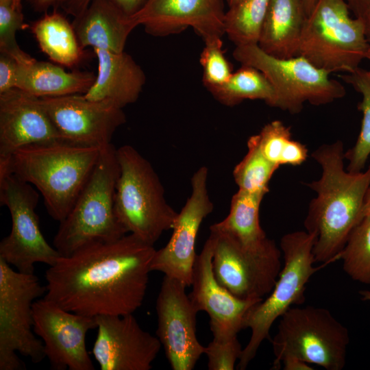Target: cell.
I'll list each match as a JSON object with an SVG mask.
<instances>
[{
	"label": "cell",
	"instance_id": "47",
	"mask_svg": "<svg viewBox=\"0 0 370 370\" xmlns=\"http://www.w3.org/2000/svg\"><path fill=\"white\" fill-rule=\"evenodd\" d=\"M14 0H0V4L13 5Z\"/></svg>",
	"mask_w": 370,
	"mask_h": 370
},
{
	"label": "cell",
	"instance_id": "7",
	"mask_svg": "<svg viewBox=\"0 0 370 370\" xmlns=\"http://www.w3.org/2000/svg\"><path fill=\"white\" fill-rule=\"evenodd\" d=\"M369 47L365 19L352 18L344 0H318L305 21L298 56L330 73H349Z\"/></svg>",
	"mask_w": 370,
	"mask_h": 370
},
{
	"label": "cell",
	"instance_id": "10",
	"mask_svg": "<svg viewBox=\"0 0 370 370\" xmlns=\"http://www.w3.org/2000/svg\"><path fill=\"white\" fill-rule=\"evenodd\" d=\"M45 293L36 275L14 270L0 258V370L25 368L17 352L34 363L46 357L33 330V304Z\"/></svg>",
	"mask_w": 370,
	"mask_h": 370
},
{
	"label": "cell",
	"instance_id": "5",
	"mask_svg": "<svg viewBox=\"0 0 370 370\" xmlns=\"http://www.w3.org/2000/svg\"><path fill=\"white\" fill-rule=\"evenodd\" d=\"M120 166L114 210L127 234L154 245L173 230L178 213L166 201L164 190L151 164L131 145L116 149Z\"/></svg>",
	"mask_w": 370,
	"mask_h": 370
},
{
	"label": "cell",
	"instance_id": "15",
	"mask_svg": "<svg viewBox=\"0 0 370 370\" xmlns=\"http://www.w3.org/2000/svg\"><path fill=\"white\" fill-rule=\"evenodd\" d=\"M180 281L165 276L156 299V336L173 370H192L205 352L197 337L199 312Z\"/></svg>",
	"mask_w": 370,
	"mask_h": 370
},
{
	"label": "cell",
	"instance_id": "33",
	"mask_svg": "<svg viewBox=\"0 0 370 370\" xmlns=\"http://www.w3.org/2000/svg\"><path fill=\"white\" fill-rule=\"evenodd\" d=\"M204 41L205 46L199 58L203 68V83L206 88L224 84L232 72L222 49L221 37H211Z\"/></svg>",
	"mask_w": 370,
	"mask_h": 370
},
{
	"label": "cell",
	"instance_id": "29",
	"mask_svg": "<svg viewBox=\"0 0 370 370\" xmlns=\"http://www.w3.org/2000/svg\"><path fill=\"white\" fill-rule=\"evenodd\" d=\"M341 77L362 96L358 105V109L362 112L360 131L354 147L344 153L348 162L347 171L358 173L365 169L370 156V73L359 67Z\"/></svg>",
	"mask_w": 370,
	"mask_h": 370
},
{
	"label": "cell",
	"instance_id": "44",
	"mask_svg": "<svg viewBox=\"0 0 370 370\" xmlns=\"http://www.w3.org/2000/svg\"><path fill=\"white\" fill-rule=\"evenodd\" d=\"M365 23V34L370 44V12L364 18Z\"/></svg>",
	"mask_w": 370,
	"mask_h": 370
},
{
	"label": "cell",
	"instance_id": "38",
	"mask_svg": "<svg viewBox=\"0 0 370 370\" xmlns=\"http://www.w3.org/2000/svg\"><path fill=\"white\" fill-rule=\"evenodd\" d=\"M308 158V149L302 143L291 140L286 146L281 159V165L297 166Z\"/></svg>",
	"mask_w": 370,
	"mask_h": 370
},
{
	"label": "cell",
	"instance_id": "36",
	"mask_svg": "<svg viewBox=\"0 0 370 370\" xmlns=\"http://www.w3.org/2000/svg\"><path fill=\"white\" fill-rule=\"evenodd\" d=\"M126 14L131 15L136 12L144 3L145 0H108ZM92 0H65L62 3L64 11L74 17L84 12Z\"/></svg>",
	"mask_w": 370,
	"mask_h": 370
},
{
	"label": "cell",
	"instance_id": "48",
	"mask_svg": "<svg viewBox=\"0 0 370 370\" xmlns=\"http://www.w3.org/2000/svg\"><path fill=\"white\" fill-rule=\"evenodd\" d=\"M227 5H228V7L234 5L238 0H225Z\"/></svg>",
	"mask_w": 370,
	"mask_h": 370
},
{
	"label": "cell",
	"instance_id": "26",
	"mask_svg": "<svg viewBox=\"0 0 370 370\" xmlns=\"http://www.w3.org/2000/svg\"><path fill=\"white\" fill-rule=\"evenodd\" d=\"M40 50L53 62L66 67L78 65L84 58L75 29L66 18L54 10L31 25Z\"/></svg>",
	"mask_w": 370,
	"mask_h": 370
},
{
	"label": "cell",
	"instance_id": "41",
	"mask_svg": "<svg viewBox=\"0 0 370 370\" xmlns=\"http://www.w3.org/2000/svg\"><path fill=\"white\" fill-rule=\"evenodd\" d=\"M36 11L46 12L51 6L62 3L65 0H30Z\"/></svg>",
	"mask_w": 370,
	"mask_h": 370
},
{
	"label": "cell",
	"instance_id": "45",
	"mask_svg": "<svg viewBox=\"0 0 370 370\" xmlns=\"http://www.w3.org/2000/svg\"><path fill=\"white\" fill-rule=\"evenodd\" d=\"M359 294L362 301L370 302V290L360 291Z\"/></svg>",
	"mask_w": 370,
	"mask_h": 370
},
{
	"label": "cell",
	"instance_id": "46",
	"mask_svg": "<svg viewBox=\"0 0 370 370\" xmlns=\"http://www.w3.org/2000/svg\"><path fill=\"white\" fill-rule=\"evenodd\" d=\"M12 7L15 9L21 10V0H14Z\"/></svg>",
	"mask_w": 370,
	"mask_h": 370
},
{
	"label": "cell",
	"instance_id": "11",
	"mask_svg": "<svg viewBox=\"0 0 370 370\" xmlns=\"http://www.w3.org/2000/svg\"><path fill=\"white\" fill-rule=\"evenodd\" d=\"M39 194L12 174L0 176V205L9 210L12 227L0 243V258L17 271L34 273L36 263L53 265L62 256L45 238L36 212Z\"/></svg>",
	"mask_w": 370,
	"mask_h": 370
},
{
	"label": "cell",
	"instance_id": "49",
	"mask_svg": "<svg viewBox=\"0 0 370 370\" xmlns=\"http://www.w3.org/2000/svg\"><path fill=\"white\" fill-rule=\"evenodd\" d=\"M365 58L370 60V47H369V49H368V51H367V52L366 53ZM369 71L370 73V71Z\"/></svg>",
	"mask_w": 370,
	"mask_h": 370
},
{
	"label": "cell",
	"instance_id": "22",
	"mask_svg": "<svg viewBox=\"0 0 370 370\" xmlns=\"http://www.w3.org/2000/svg\"><path fill=\"white\" fill-rule=\"evenodd\" d=\"M81 47L121 53L135 28L130 15L108 0H92L72 23Z\"/></svg>",
	"mask_w": 370,
	"mask_h": 370
},
{
	"label": "cell",
	"instance_id": "21",
	"mask_svg": "<svg viewBox=\"0 0 370 370\" xmlns=\"http://www.w3.org/2000/svg\"><path fill=\"white\" fill-rule=\"evenodd\" d=\"M93 50L98 61L97 74L84 97L108 101L121 109L136 102L146 82L142 68L125 51Z\"/></svg>",
	"mask_w": 370,
	"mask_h": 370
},
{
	"label": "cell",
	"instance_id": "35",
	"mask_svg": "<svg viewBox=\"0 0 370 370\" xmlns=\"http://www.w3.org/2000/svg\"><path fill=\"white\" fill-rule=\"evenodd\" d=\"M243 349L237 336L227 339H214L206 347L209 370H233Z\"/></svg>",
	"mask_w": 370,
	"mask_h": 370
},
{
	"label": "cell",
	"instance_id": "18",
	"mask_svg": "<svg viewBox=\"0 0 370 370\" xmlns=\"http://www.w3.org/2000/svg\"><path fill=\"white\" fill-rule=\"evenodd\" d=\"M225 12L224 0H145L130 18L151 36L178 34L191 27L205 40L225 34Z\"/></svg>",
	"mask_w": 370,
	"mask_h": 370
},
{
	"label": "cell",
	"instance_id": "37",
	"mask_svg": "<svg viewBox=\"0 0 370 370\" xmlns=\"http://www.w3.org/2000/svg\"><path fill=\"white\" fill-rule=\"evenodd\" d=\"M19 63L11 56L0 53V94L16 88Z\"/></svg>",
	"mask_w": 370,
	"mask_h": 370
},
{
	"label": "cell",
	"instance_id": "6",
	"mask_svg": "<svg viewBox=\"0 0 370 370\" xmlns=\"http://www.w3.org/2000/svg\"><path fill=\"white\" fill-rule=\"evenodd\" d=\"M314 234L306 230L293 232L282 237L284 265L267 297L254 306L246 315L244 329L249 328L251 336L243 349L238 369H245L255 358L261 343L269 338L274 322L292 306L304 303L306 284L312 275L326 264L314 266Z\"/></svg>",
	"mask_w": 370,
	"mask_h": 370
},
{
	"label": "cell",
	"instance_id": "20",
	"mask_svg": "<svg viewBox=\"0 0 370 370\" xmlns=\"http://www.w3.org/2000/svg\"><path fill=\"white\" fill-rule=\"evenodd\" d=\"M62 140L40 99L18 88L0 94V160L18 149Z\"/></svg>",
	"mask_w": 370,
	"mask_h": 370
},
{
	"label": "cell",
	"instance_id": "34",
	"mask_svg": "<svg viewBox=\"0 0 370 370\" xmlns=\"http://www.w3.org/2000/svg\"><path fill=\"white\" fill-rule=\"evenodd\" d=\"M260 149L264 157L280 166L283 153L292 140L291 128L275 120L266 124L256 134Z\"/></svg>",
	"mask_w": 370,
	"mask_h": 370
},
{
	"label": "cell",
	"instance_id": "25",
	"mask_svg": "<svg viewBox=\"0 0 370 370\" xmlns=\"http://www.w3.org/2000/svg\"><path fill=\"white\" fill-rule=\"evenodd\" d=\"M263 198L238 190L232 198L227 216L210 228L228 234L248 249L262 251L277 246L260 223L259 210Z\"/></svg>",
	"mask_w": 370,
	"mask_h": 370
},
{
	"label": "cell",
	"instance_id": "19",
	"mask_svg": "<svg viewBox=\"0 0 370 370\" xmlns=\"http://www.w3.org/2000/svg\"><path fill=\"white\" fill-rule=\"evenodd\" d=\"M213 246L210 235L197 255L188 296L198 312L205 311L209 315L213 338L227 339L237 336L244 329L247 314L262 300L238 298L219 283L212 269Z\"/></svg>",
	"mask_w": 370,
	"mask_h": 370
},
{
	"label": "cell",
	"instance_id": "31",
	"mask_svg": "<svg viewBox=\"0 0 370 370\" xmlns=\"http://www.w3.org/2000/svg\"><path fill=\"white\" fill-rule=\"evenodd\" d=\"M339 259L353 280L370 284V217H363L352 230Z\"/></svg>",
	"mask_w": 370,
	"mask_h": 370
},
{
	"label": "cell",
	"instance_id": "32",
	"mask_svg": "<svg viewBox=\"0 0 370 370\" xmlns=\"http://www.w3.org/2000/svg\"><path fill=\"white\" fill-rule=\"evenodd\" d=\"M27 27L21 10L0 4V52L11 56L20 64H26L35 60L23 51L16 42L17 31Z\"/></svg>",
	"mask_w": 370,
	"mask_h": 370
},
{
	"label": "cell",
	"instance_id": "42",
	"mask_svg": "<svg viewBox=\"0 0 370 370\" xmlns=\"http://www.w3.org/2000/svg\"><path fill=\"white\" fill-rule=\"evenodd\" d=\"M362 214V218L370 217V184L365 196Z\"/></svg>",
	"mask_w": 370,
	"mask_h": 370
},
{
	"label": "cell",
	"instance_id": "17",
	"mask_svg": "<svg viewBox=\"0 0 370 370\" xmlns=\"http://www.w3.org/2000/svg\"><path fill=\"white\" fill-rule=\"evenodd\" d=\"M95 318L97 334L92 354L101 370H149L162 345L144 330L133 314Z\"/></svg>",
	"mask_w": 370,
	"mask_h": 370
},
{
	"label": "cell",
	"instance_id": "13",
	"mask_svg": "<svg viewBox=\"0 0 370 370\" xmlns=\"http://www.w3.org/2000/svg\"><path fill=\"white\" fill-rule=\"evenodd\" d=\"M33 330L42 341L46 357L56 370H94L86 349L88 332L96 329L95 317L68 311L45 297L33 304Z\"/></svg>",
	"mask_w": 370,
	"mask_h": 370
},
{
	"label": "cell",
	"instance_id": "43",
	"mask_svg": "<svg viewBox=\"0 0 370 370\" xmlns=\"http://www.w3.org/2000/svg\"><path fill=\"white\" fill-rule=\"evenodd\" d=\"M301 1L303 2V4L304 5V8H305L307 16H308L313 10L318 0H301Z\"/></svg>",
	"mask_w": 370,
	"mask_h": 370
},
{
	"label": "cell",
	"instance_id": "28",
	"mask_svg": "<svg viewBox=\"0 0 370 370\" xmlns=\"http://www.w3.org/2000/svg\"><path fill=\"white\" fill-rule=\"evenodd\" d=\"M270 0H238L225 16V34L236 46L258 44Z\"/></svg>",
	"mask_w": 370,
	"mask_h": 370
},
{
	"label": "cell",
	"instance_id": "39",
	"mask_svg": "<svg viewBox=\"0 0 370 370\" xmlns=\"http://www.w3.org/2000/svg\"><path fill=\"white\" fill-rule=\"evenodd\" d=\"M355 17L364 18L370 12V0H344Z\"/></svg>",
	"mask_w": 370,
	"mask_h": 370
},
{
	"label": "cell",
	"instance_id": "30",
	"mask_svg": "<svg viewBox=\"0 0 370 370\" xmlns=\"http://www.w3.org/2000/svg\"><path fill=\"white\" fill-rule=\"evenodd\" d=\"M247 149V154L234 169V181L239 190L264 197L269 191V182L280 166L262 154L256 134L249 138Z\"/></svg>",
	"mask_w": 370,
	"mask_h": 370
},
{
	"label": "cell",
	"instance_id": "14",
	"mask_svg": "<svg viewBox=\"0 0 370 370\" xmlns=\"http://www.w3.org/2000/svg\"><path fill=\"white\" fill-rule=\"evenodd\" d=\"M40 99L61 140L73 145L103 149L126 121L123 109L83 95Z\"/></svg>",
	"mask_w": 370,
	"mask_h": 370
},
{
	"label": "cell",
	"instance_id": "2",
	"mask_svg": "<svg viewBox=\"0 0 370 370\" xmlns=\"http://www.w3.org/2000/svg\"><path fill=\"white\" fill-rule=\"evenodd\" d=\"M341 140L320 146L312 153L321 168L318 180L308 184L316 193L304 221L314 234V260L328 264L339 259L347 239L362 219L365 196L370 184V164L365 171L352 173L344 167Z\"/></svg>",
	"mask_w": 370,
	"mask_h": 370
},
{
	"label": "cell",
	"instance_id": "16",
	"mask_svg": "<svg viewBox=\"0 0 370 370\" xmlns=\"http://www.w3.org/2000/svg\"><path fill=\"white\" fill-rule=\"evenodd\" d=\"M208 169L201 166L191 178L192 191L173 228L169 242L156 250L151 263V271H160L186 287L191 286L197 257L196 239L203 220L214 205L208 190Z\"/></svg>",
	"mask_w": 370,
	"mask_h": 370
},
{
	"label": "cell",
	"instance_id": "9",
	"mask_svg": "<svg viewBox=\"0 0 370 370\" xmlns=\"http://www.w3.org/2000/svg\"><path fill=\"white\" fill-rule=\"evenodd\" d=\"M233 56L241 65L261 71L271 84L276 96L275 108L297 114L304 104H328L343 97L345 87L301 56L280 58L271 56L258 44L236 46Z\"/></svg>",
	"mask_w": 370,
	"mask_h": 370
},
{
	"label": "cell",
	"instance_id": "40",
	"mask_svg": "<svg viewBox=\"0 0 370 370\" xmlns=\"http://www.w3.org/2000/svg\"><path fill=\"white\" fill-rule=\"evenodd\" d=\"M284 370H312L308 363L295 357L285 358L281 363Z\"/></svg>",
	"mask_w": 370,
	"mask_h": 370
},
{
	"label": "cell",
	"instance_id": "23",
	"mask_svg": "<svg viewBox=\"0 0 370 370\" xmlns=\"http://www.w3.org/2000/svg\"><path fill=\"white\" fill-rule=\"evenodd\" d=\"M306 18L301 0H270L258 45L276 58L297 56Z\"/></svg>",
	"mask_w": 370,
	"mask_h": 370
},
{
	"label": "cell",
	"instance_id": "12",
	"mask_svg": "<svg viewBox=\"0 0 370 370\" xmlns=\"http://www.w3.org/2000/svg\"><path fill=\"white\" fill-rule=\"evenodd\" d=\"M213 238L212 269L219 283L243 299H259L272 291L282 269L277 246L245 249L227 234L210 228Z\"/></svg>",
	"mask_w": 370,
	"mask_h": 370
},
{
	"label": "cell",
	"instance_id": "8",
	"mask_svg": "<svg viewBox=\"0 0 370 370\" xmlns=\"http://www.w3.org/2000/svg\"><path fill=\"white\" fill-rule=\"evenodd\" d=\"M347 328L326 308L292 306L280 317L271 341L273 369L287 357H295L327 370H341L349 343Z\"/></svg>",
	"mask_w": 370,
	"mask_h": 370
},
{
	"label": "cell",
	"instance_id": "1",
	"mask_svg": "<svg viewBox=\"0 0 370 370\" xmlns=\"http://www.w3.org/2000/svg\"><path fill=\"white\" fill-rule=\"evenodd\" d=\"M155 251L132 234L85 245L49 267L44 297L91 317L133 314L143 303Z\"/></svg>",
	"mask_w": 370,
	"mask_h": 370
},
{
	"label": "cell",
	"instance_id": "24",
	"mask_svg": "<svg viewBox=\"0 0 370 370\" xmlns=\"http://www.w3.org/2000/svg\"><path fill=\"white\" fill-rule=\"evenodd\" d=\"M95 76L92 72H68L56 64L35 59L26 64H19L16 88L39 98L84 95Z\"/></svg>",
	"mask_w": 370,
	"mask_h": 370
},
{
	"label": "cell",
	"instance_id": "27",
	"mask_svg": "<svg viewBox=\"0 0 370 370\" xmlns=\"http://www.w3.org/2000/svg\"><path fill=\"white\" fill-rule=\"evenodd\" d=\"M220 103L233 106L246 99H259L275 108V90L267 77L257 69L242 65L221 85L206 88Z\"/></svg>",
	"mask_w": 370,
	"mask_h": 370
},
{
	"label": "cell",
	"instance_id": "4",
	"mask_svg": "<svg viewBox=\"0 0 370 370\" xmlns=\"http://www.w3.org/2000/svg\"><path fill=\"white\" fill-rule=\"evenodd\" d=\"M120 173L116 149L111 143L99 160L83 190L54 236L53 247L62 256L96 242L117 240L127 232L114 210L116 184Z\"/></svg>",
	"mask_w": 370,
	"mask_h": 370
},
{
	"label": "cell",
	"instance_id": "3",
	"mask_svg": "<svg viewBox=\"0 0 370 370\" xmlns=\"http://www.w3.org/2000/svg\"><path fill=\"white\" fill-rule=\"evenodd\" d=\"M101 149L63 140L27 145L0 160V176L12 174L36 187L49 214L60 223L87 183Z\"/></svg>",
	"mask_w": 370,
	"mask_h": 370
}]
</instances>
